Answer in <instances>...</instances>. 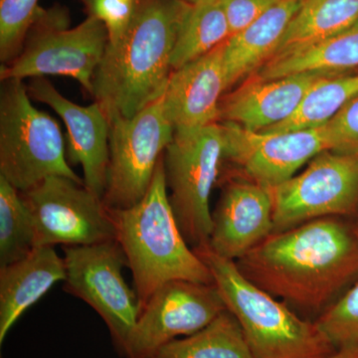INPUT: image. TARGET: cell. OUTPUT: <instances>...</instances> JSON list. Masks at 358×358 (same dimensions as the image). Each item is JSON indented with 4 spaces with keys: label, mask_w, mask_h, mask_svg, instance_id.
<instances>
[{
    "label": "cell",
    "mask_w": 358,
    "mask_h": 358,
    "mask_svg": "<svg viewBox=\"0 0 358 358\" xmlns=\"http://www.w3.org/2000/svg\"><path fill=\"white\" fill-rule=\"evenodd\" d=\"M235 263L289 307L320 315L358 271V243L345 224L315 219L272 233Z\"/></svg>",
    "instance_id": "cell-1"
},
{
    "label": "cell",
    "mask_w": 358,
    "mask_h": 358,
    "mask_svg": "<svg viewBox=\"0 0 358 358\" xmlns=\"http://www.w3.org/2000/svg\"><path fill=\"white\" fill-rule=\"evenodd\" d=\"M192 4L138 0L126 34L108 43L92 96L110 120L131 117L164 96L173 73L174 45Z\"/></svg>",
    "instance_id": "cell-2"
},
{
    "label": "cell",
    "mask_w": 358,
    "mask_h": 358,
    "mask_svg": "<svg viewBox=\"0 0 358 358\" xmlns=\"http://www.w3.org/2000/svg\"><path fill=\"white\" fill-rule=\"evenodd\" d=\"M109 210L115 240L133 274L141 312L166 282L182 280L213 285L210 271L186 241L169 203L164 157L140 202Z\"/></svg>",
    "instance_id": "cell-3"
},
{
    "label": "cell",
    "mask_w": 358,
    "mask_h": 358,
    "mask_svg": "<svg viewBox=\"0 0 358 358\" xmlns=\"http://www.w3.org/2000/svg\"><path fill=\"white\" fill-rule=\"evenodd\" d=\"M193 250L210 271L254 358H329L338 352L315 320L303 319L286 303L249 281L235 261L218 255L208 245Z\"/></svg>",
    "instance_id": "cell-4"
},
{
    "label": "cell",
    "mask_w": 358,
    "mask_h": 358,
    "mask_svg": "<svg viewBox=\"0 0 358 358\" xmlns=\"http://www.w3.org/2000/svg\"><path fill=\"white\" fill-rule=\"evenodd\" d=\"M20 80L2 81L0 93V176L20 192L44 179L63 176L84 183L68 164L58 122L35 108Z\"/></svg>",
    "instance_id": "cell-5"
},
{
    "label": "cell",
    "mask_w": 358,
    "mask_h": 358,
    "mask_svg": "<svg viewBox=\"0 0 358 358\" xmlns=\"http://www.w3.org/2000/svg\"><path fill=\"white\" fill-rule=\"evenodd\" d=\"M108 43L107 28L96 18L88 16L70 27L67 9L40 8L22 50L8 64L1 65L0 79L23 81L59 75L76 80L92 95L94 76Z\"/></svg>",
    "instance_id": "cell-6"
},
{
    "label": "cell",
    "mask_w": 358,
    "mask_h": 358,
    "mask_svg": "<svg viewBox=\"0 0 358 358\" xmlns=\"http://www.w3.org/2000/svg\"><path fill=\"white\" fill-rule=\"evenodd\" d=\"M224 160L220 124L174 134L164 155L169 203L192 249L208 245L212 229L211 192Z\"/></svg>",
    "instance_id": "cell-7"
},
{
    "label": "cell",
    "mask_w": 358,
    "mask_h": 358,
    "mask_svg": "<svg viewBox=\"0 0 358 358\" xmlns=\"http://www.w3.org/2000/svg\"><path fill=\"white\" fill-rule=\"evenodd\" d=\"M64 289L88 303L105 322L115 350L124 357L141 313L136 291L122 275L128 266L117 240L83 246H63Z\"/></svg>",
    "instance_id": "cell-8"
},
{
    "label": "cell",
    "mask_w": 358,
    "mask_h": 358,
    "mask_svg": "<svg viewBox=\"0 0 358 358\" xmlns=\"http://www.w3.org/2000/svg\"><path fill=\"white\" fill-rule=\"evenodd\" d=\"M173 136L162 96L134 117L110 120L109 169L103 197L108 208H129L143 199Z\"/></svg>",
    "instance_id": "cell-9"
},
{
    "label": "cell",
    "mask_w": 358,
    "mask_h": 358,
    "mask_svg": "<svg viewBox=\"0 0 358 358\" xmlns=\"http://www.w3.org/2000/svg\"><path fill=\"white\" fill-rule=\"evenodd\" d=\"M20 194L34 224L36 247L85 246L115 240L109 208L84 183L51 176Z\"/></svg>",
    "instance_id": "cell-10"
},
{
    "label": "cell",
    "mask_w": 358,
    "mask_h": 358,
    "mask_svg": "<svg viewBox=\"0 0 358 358\" xmlns=\"http://www.w3.org/2000/svg\"><path fill=\"white\" fill-rule=\"evenodd\" d=\"M270 190L274 232L352 213L358 205V152H322L303 173Z\"/></svg>",
    "instance_id": "cell-11"
},
{
    "label": "cell",
    "mask_w": 358,
    "mask_h": 358,
    "mask_svg": "<svg viewBox=\"0 0 358 358\" xmlns=\"http://www.w3.org/2000/svg\"><path fill=\"white\" fill-rule=\"evenodd\" d=\"M225 310L214 284L166 282L141 310L124 357L152 358L162 346L197 333Z\"/></svg>",
    "instance_id": "cell-12"
},
{
    "label": "cell",
    "mask_w": 358,
    "mask_h": 358,
    "mask_svg": "<svg viewBox=\"0 0 358 358\" xmlns=\"http://www.w3.org/2000/svg\"><path fill=\"white\" fill-rule=\"evenodd\" d=\"M220 126L224 159L234 162L251 180L267 188L293 178L301 166L331 150L324 124L284 133L251 131L229 122Z\"/></svg>",
    "instance_id": "cell-13"
},
{
    "label": "cell",
    "mask_w": 358,
    "mask_h": 358,
    "mask_svg": "<svg viewBox=\"0 0 358 358\" xmlns=\"http://www.w3.org/2000/svg\"><path fill=\"white\" fill-rule=\"evenodd\" d=\"M27 90L30 98L49 106L64 122L67 159L81 166L84 185L103 199L110 160V121L105 110L96 102L85 107L73 103L44 77L33 78Z\"/></svg>",
    "instance_id": "cell-14"
},
{
    "label": "cell",
    "mask_w": 358,
    "mask_h": 358,
    "mask_svg": "<svg viewBox=\"0 0 358 358\" xmlns=\"http://www.w3.org/2000/svg\"><path fill=\"white\" fill-rule=\"evenodd\" d=\"M274 233L270 188L255 181H231L212 212L209 248L216 254L239 260Z\"/></svg>",
    "instance_id": "cell-15"
},
{
    "label": "cell",
    "mask_w": 358,
    "mask_h": 358,
    "mask_svg": "<svg viewBox=\"0 0 358 358\" xmlns=\"http://www.w3.org/2000/svg\"><path fill=\"white\" fill-rule=\"evenodd\" d=\"M222 45L171 73L162 100L174 134L199 131L220 121L221 95L227 90Z\"/></svg>",
    "instance_id": "cell-16"
},
{
    "label": "cell",
    "mask_w": 358,
    "mask_h": 358,
    "mask_svg": "<svg viewBox=\"0 0 358 358\" xmlns=\"http://www.w3.org/2000/svg\"><path fill=\"white\" fill-rule=\"evenodd\" d=\"M338 75L303 72L271 80L252 78L220 103V120L248 131H263L291 117L315 84Z\"/></svg>",
    "instance_id": "cell-17"
},
{
    "label": "cell",
    "mask_w": 358,
    "mask_h": 358,
    "mask_svg": "<svg viewBox=\"0 0 358 358\" xmlns=\"http://www.w3.org/2000/svg\"><path fill=\"white\" fill-rule=\"evenodd\" d=\"M64 258L54 247H36L16 262L0 267V343L21 315L59 281H65Z\"/></svg>",
    "instance_id": "cell-18"
},
{
    "label": "cell",
    "mask_w": 358,
    "mask_h": 358,
    "mask_svg": "<svg viewBox=\"0 0 358 358\" xmlns=\"http://www.w3.org/2000/svg\"><path fill=\"white\" fill-rule=\"evenodd\" d=\"M303 0H282L222 45L226 89L252 76L272 57Z\"/></svg>",
    "instance_id": "cell-19"
},
{
    "label": "cell",
    "mask_w": 358,
    "mask_h": 358,
    "mask_svg": "<svg viewBox=\"0 0 358 358\" xmlns=\"http://www.w3.org/2000/svg\"><path fill=\"white\" fill-rule=\"evenodd\" d=\"M358 70V21L329 38L268 60L252 78L277 79L303 72L346 74Z\"/></svg>",
    "instance_id": "cell-20"
},
{
    "label": "cell",
    "mask_w": 358,
    "mask_h": 358,
    "mask_svg": "<svg viewBox=\"0 0 358 358\" xmlns=\"http://www.w3.org/2000/svg\"><path fill=\"white\" fill-rule=\"evenodd\" d=\"M357 21L358 0H303L268 60L319 43Z\"/></svg>",
    "instance_id": "cell-21"
},
{
    "label": "cell",
    "mask_w": 358,
    "mask_h": 358,
    "mask_svg": "<svg viewBox=\"0 0 358 358\" xmlns=\"http://www.w3.org/2000/svg\"><path fill=\"white\" fill-rule=\"evenodd\" d=\"M152 358H254L236 317L224 310L192 336L174 339Z\"/></svg>",
    "instance_id": "cell-22"
},
{
    "label": "cell",
    "mask_w": 358,
    "mask_h": 358,
    "mask_svg": "<svg viewBox=\"0 0 358 358\" xmlns=\"http://www.w3.org/2000/svg\"><path fill=\"white\" fill-rule=\"evenodd\" d=\"M230 36L222 0H204L192 4L174 45L173 71L202 57Z\"/></svg>",
    "instance_id": "cell-23"
},
{
    "label": "cell",
    "mask_w": 358,
    "mask_h": 358,
    "mask_svg": "<svg viewBox=\"0 0 358 358\" xmlns=\"http://www.w3.org/2000/svg\"><path fill=\"white\" fill-rule=\"evenodd\" d=\"M358 95V72L326 78L308 92L298 110L262 133H284L324 126Z\"/></svg>",
    "instance_id": "cell-24"
},
{
    "label": "cell",
    "mask_w": 358,
    "mask_h": 358,
    "mask_svg": "<svg viewBox=\"0 0 358 358\" xmlns=\"http://www.w3.org/2000/svg\"><path fill=\"white\" fill-rule=\"evenodd\" d=\"M34 248L30 212L20 190L0 176V267L20 260Z\"/></svg>",
    "instance_id": "cell-25"
},
{
    "label": "cell",
    "mask_w": 358,
    "mask_h": 358,
    "mask_svg": "<svg viewBox=\"0 0 358 358\" xmlns=\"http://www.w3.org/2000/svg\"><path fill=\"white\" fill-rule=\"evenodd\" d=\"M39 0H0V61L8 64L22 50L38 13Z\"/></svg>",
    "instance_id": "cell-26"
},
{
    "label": "cell",
    "mask_w": 358,
    "mask_h": 358,
    "mask_svg": "<svg viewBox=\"0 0 358 358\" xmlns=\"http://www.w3.org/2000/svg\"><path fill=\"white\" fill-rule=\"evenodd\" d=\"M315 322L336 350L358 343V281Z\"/></svg>",
    "instance_id": "cell-27"
},
{
    "label": "cell",
    "mask_w": 358,
    "mask_h": 358,
    "mask_svg": "<svg viewBox=\"0 0 358 358\" xmlns=\"http://www.w3.org/2000/svg\"><path fill=\"white\" fill-rule=\"evenodd\" d=\"M88 16L96 18L107 28L109 43L122 38L128 30L138 0H79Z\"/></svg>",
    "instance_id": "cell-28"
},
{
    "label": "cell",
    "mask_w": 358,
    "mask_h": 358,
    "mask_svg": "<svg viewBox=\"0 0 358 358\" xmlns=\"http://www.w3.org/2000/svg\"><path fill=\"white\" fill-rule=\"evenodd\" d=\"M324 128L329 150L345 154L358 152V95L327 122Z\"/></svg>",
    "instance_id": "cell-29"
},
{
    "label": "cell",
    "mask_w": 358,
    "mask_h": 358,
    "mask_svg": "<svg viewBox=\"0 0 358 358\" xmlns=\"http://www.w3.org/2000/svg\"><path fill=\"white\" fill-rule=\"evenodd\" d=\"M282 0H222L231 35L243 30Z\"/></svg>",
    "instance_id": "cell-30"
},
{
    "label": "cell",
    "mask_w": 358,
    "mask_h": 358,
    "mask_svg": "<svg viewBox=\"0 0 358 358\" xmlns=\"http://www.w3.org/2000/svg\"><path fill=\"white\" fill-rule=\"evenodd\" d=\"M329 358H358V343L345 346Z\"/></svg>",
    "instance_id": "cell-31"
},
{
    "label": "cell",
    "mask_w": 358,
    "mask_h": 358,
    "mask_svg": "<svg viewBox=\"0 0 358 358\" xmlns=\"http://www.w3.org/2000/svg\"><path fill=\"white\" fill-rule=\"evenodd\" d=\"M181 1H185L186 3L189 4H196L199 2L204 1V0H181Z\"/></svg>",
    "instance_id": "cell-32"
}]
</instances>
